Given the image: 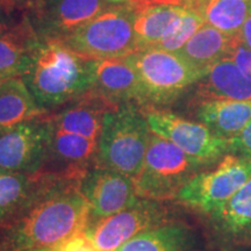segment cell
Listing matches in <instances>:
<instances>
[{
  "mask_svg": "<svg viewBox=\"0 0 251 251\" xmlns=\"http://www.w3.org/2000/svg\"><path fill=\"white\" fill-rule=\"evenodd\" d=\"M81 178L59 184L13 224L0 228V251L51 249L84 230L90 207L79 191Z\"/></svg>",
  "mask_w": 251,
  "mask_h": 251,
  "instance_id": "cell-1",
  "label": "cell"
},
{
  "mask_svg": "<svg viewBox=\"0 0 251 251\" xmlns=\"http://www.w3.org/2000/svg\"><path fill=\"white\" fill-rule=\"evenodd\" d=\"M91 59L56 41H42L31 49L23 80L43 111L83 98L92 90Z\"/></svg>",
  "mask_w": 251,
  "mask_h": 251,
  "instance_id": "cell-2",
  "label": "cell"
},
{
  "mask_svg": "<svg viewBox=\"0 0 251 251\" xmlns=\"http://www.w3.org/2000/svg\"><path fill=\"white\" fill-rule=\"evenodd\" d=\"M150 133L146 114L131 101L109 109L98 141L100 165L135 180L142 170Z\"/></svg>",
  "mask_w": 251,
  "mask_h": 251,
  "instance_id": "cell-3",
  "label": "cell"
},
{
  "mask_svg": "<svg viewBox=\"0 0 251 251\" xmlns=\"http://www.w3.org/2000/svg\"><path fill=\"white\" fill-rule=\"evenodd\" d=\"M140 81L137 102L161 107L174 102L205 72L198 70L177 52L148 48L126 56Z\"/></svg>",
  "mask_w": 251,
  "mask_h": 251,
  "instance_id": "cell-4",
  "label": "cell"
},
{
  "mask_svg": "<svg viewBox=\"0 0 251 251\" xmlns=\"http://www.w3.org/2000/svg\"><path fill=\"white\" fill-rule=\"evenodd\" d=\"M206 169L209 166L151 131L142 170L134 180L136 194L158 201L177 199L181 188Z\"/></svg>",
  "mask_w": 251,
  "mask_h": 251,
  "instance_id": "cell-5",
  "label": "cell"
},
{
  "mask_svg": "<svg viewBox=\"0 0 251 251\" xmlns=\"http://www.w3.org/2000/svg\"><path fill=\"white\" fill-rule=\"evenodd\" d=\"M56 42L87 59L121 58L133 54L137 51V42L131 6L117 2Z\"/></svg>",
  "mask_w": 251,
  "mask_h": 251,
  "instance_id": "cell-6",
  "label": "cell"
},
{
  "mask_svg": "<svg viewBox=\"0 0 251 251\" xmlns=\"http://www.w3.org/2000/svg\"><path fill=\"white\" fill-rule=\"evenodd\" d=\"M250 177L251 159L227 153L213 168L188 181L177 200L208 216L224 206Z\"/></svg>",
  "mask_w": 251,
  "mask_h": 251,
  "instance_id": "cell-7",
  "label": "cell"
},
{
  "mask_svg": "<svg viewBox=\"0 0 251 251\" xmlns=\"http://www.w3.org/2000/svg\"><path fill=\"white\" fill-rule=\"evenodd\" d=\"M172 216L166 201L139 198L117 214L89 220L84 234L98 251H115L144 231L174 222Z\"/></svg>",
  "mask_w": 251,
  "mask_h": 251,
  "instance_id": "cell-8",
  "label": "cell"
},
{
  "mask_svg": "<svg viewBox=\"0 0 251 251\" xmlns=\"http://www.w3.org/2000/svg\"><path fill=\"white\" fill-rule=\"evenodd\" d=\"M146 118L153 134L169 140L209 168L228 153V140L216 135L201 122L190 121L174 113L157 109L147 113Z\"/></svg>",
  "mask_w": 251,
  "mask_h": 251,
  "instance_id": "cell-9",
  "label": "cell"
},
{
  "mask_svg": "<svg viewBox=\"0 0 251 251\" xmlns=\"http://www.w3.org/2000/svg\"><path fill=\"white\" fill-rule=\"evenodd\" d=\"M51 128L39 118L0 129V170L35 175L49 158Z\"/></svg>",
  "mask_w": 251,
  "mask_h": 251,
  "instance_id": "cell-10",
  "label": "cell"
},
{
  "mask_svg": "<svg viewBox=\"0 0 251 251\" xmlns=\"http://www.w3.org/2000/svg\"><path fill=\"white\" fill-rule=\"evenodd\" d=\"M77 175L39 172L35 175L0 170V228L13 224L59 184Z\"/></svg>",
  "mask_w": 251,
  "mask_h": 251,
  "instance_id": "cell-11",
  "label": "cell"
},
{
  "mask_svg": "<svg viewBox=\"0 0 251 251\" xmlns=\"http://www.w3.org/2000/svg\"><path fill=\"white\" fill-rule=\"evenodd\" d=\"M114 4L113 0H36L31 25L42 41H58Z\"/></svg>",
  "mask_w": 251,
  "mask_h": 251,
  "instance_id": "cell-12",
  "label": "cell"
},
{
  "mask_svg": "<svg viewBox=\"0 0 251 251\" xmlns=\"http://www.w3.org/2000/svg\"><path fill=\"white\" fill-rule=\"evenodd\" d=\"M79 191L90 207V220L117 214L139 200L131 178L105 166L89 169L79 183Z\"/></svg>",
  "mask_w": 251,
  "mask_h": 251,
  "instance_id": "cell-13",
  "label": "cell"
},
{
  "mask_svg": "<svg viewBox=\"0 0 251 251\" xmlns=\"http://www.w3.org/2000/svg\"><path fill=\"white\" fill-rule=\"evenodd\" d=\"M90 67L92 75L90 93L117 106L139 100V77L127 58L91 59Z\"/></svg>",
  "mask_w": 251,
  "mask_h": 251,
  "instance_id": "cell-14",
  "label": "cell"
},
{
  "mask_svg": "<svg viewBox=\"0 0 251 251\" xmlns=\"http://www.w3.org/2000/svg\"><path fill=\"white\" fill-rule=\"evenodd\" d=\"M207 218L212 233L221 244H251V177L224 206Z\"/></svg>",
  "mask_w": 251,
  "mask_h": 251,
  "instance_id": "cell-15",
  "label": "cell"
},
{
  "mask_svg": "<svg viewBox=\"0 0 251 251\" xmlns=\"http://www.w3.org/2000/svg\"><path fill=\"white\" fill-rule=\"evenodd\" d=\"M137 50L152 48L185 9V0H131Z\"/></svg>",
  "mask_w": 251,
  "mask_h": 251,
  "instance_id": "cell-16",
  "label": "cell"
},
{
  "mask_svg": "<svg viewBox=\"0 0 251 251\" xmlns=\"http://www.w3.org/2000/svg\"><path fill=\"white\" fill-rule=\"evenodd\" d=\"M240 42V33L230 35L205 24L177 54L198 70L206 72L220 59L230 57Z\"/></svg>",
  "mask_w": 251,
  "mask_h": 251,
  "instance_id": "cell-17",
  "label": "cell"
},
{
  "mask_svg": "<svg viewBox=\"0 0 251 251\" xmlns=\"http://www.w3.org/2000/svg\"><path fill=\"white\" fill-rule=\"evenodd\" d=\"M201 100H251V80L238 70L230 58L218 61L198 81Z\"/></svg>",
  "mask_w": 251,
  "mask_h": 251,
  "instance_id": "cell-18",
  "label": "cell"
},
{
  "mask_svg": "<svg viewBox=\"0 0 251 251\" xmlns=\"http://www.w3.org/2000/svg\"><path fill=\"white\" fill-rule=\"evenodd\" d=\"M80 102L57 113L48 121L58 130L99 141L103 115L117 105H112L92 93L86 94Z\"/></svg>",
  "mask_w": 251,
  "mask_h": 251,
  "instance_id": "cell-19",
  "label": "cell"
},
{
  "mask_svg": "<svg viewBox=\"0 0 251 251\" xmlns=\"http://www.w3.org/2000/svg\"><path fill=\"white\" fill-rule=\"evenodd\" d=\"M197 118L216 135L228 140L251 121V100H201Z\"/></svg>",
  "mask_w": 251,
  "mask_h": 251,
  "instance_id": "cell-20",
  "label": "cell"
},
{
  "mask_svg": "<svg viewBox=\"0 0 251 251\" xmlns=\"http://www.w3.org/2000/svg\"><path fill=\"white\" fill-rule=\"evenodd\" d=\"M41 39L28 19L0 35V79L23 76L31 49Z\"/></svg>",
  "mask_w": 251,
  "mask_h": 251,
  "instance_id": "cell-21",
  "label": "cell"
},
{
  "mask_svg": "<svg viewBox=\"0 0 251 251\" xmlns=\"http://www.w3.org/2000/svg\"><path fill=\"white\" fill-rule=\"evenodd\" d=\"M115 251H197V237L188 226L170 222L137 235Z\"/></svg>",
  "mask_w": 251,
  "mask_h": 251,
  "instance_id": "cell-22",
  "label": "cell"
},
{
  "mask_svg": "<svg viewBox=\"0 0 251 251\" xmlns=\"http://www.w3.org/2000/svg\"><path fill=\"white\" fill-rule=\"evenodd\" d=\"M43 112L23 78L0 79V129L34 120Z\"/></svg>",
  "mask_w": 251,
  "mask_h": 251,
  "instance_id": "cell-23",
  "label": "cell"
},
{
  "mask_svg": "<svg viewBox=\"0 0 251 251\" xmlns=\"http://www.w3.org/2000/svg\"><path fill=\"white\" fill-rule=\"evenodd\" d=\"M50 128L48 161L54 158L56 162L67 165L71 172L85 174L90 162L96 157L98 158V141L58 130L51 125Z\"/></svg>",
  "mask_w": 251,
  "mask_h": 251,
  "instance_id": "cell-24",
  "label": "cell"
},
{
  "mask_svg": "<svg viewBox=\"0 0 251 251\" xmlns=\"http://www.w3.org/2000/svg\"><path fill=\"white\" fill-rule=\"evenodd\" d=\"M201 15L205 24L226 34L240 33L251 17V0H185Z\"/></svg>",
  "mask_w": 251,
  "mask_h": 251,
  "instance_id": "cell-25",
  "label": "cell"
},
{
  "mask_svg": "<svg viewBox=\"0 0 251 251\" xmlns=\"http://www.w3.org/2000/svg\"><path fill=\"white\" fill-rule=\"evenodd\" d=\"M203 25H205V21L201 15L186 4L183 13L176 19V21L171 25L164 36L152 48L169 52H177Z\"/></svg>",
  "mask_w": 251,
  "mask_h": 251,
  "instance_id": "cell-26",
  "label": "cell"
},
{
  "mask_svg": "<svg viewBox=\"0 0 251 251\" xmlns=\"http://www.w3.org/2000/svg\"><path fill=\"white\" fill-rule=\"evenodd\" d=\"M228 153L251 159V121L240 133L228 139Z\"/></svg>",
  "mask_w": 251,
  "mask_h": 251,
  "instance_id": "cell-27",
  "label": "cell"
},
{
  "mask_svg": "<svg viewBox=\"0 0 251 251\" xmlns=\"http://www.w3.org/2000/svg\"><path fill=\"white\" fill-rule=\"evenodd\" d=\"M13 0H0V35L13 29L21 21L14 15Z\"/></svg>",
  "mask_w": 251,
  "mask_h": 251,
  "instance_id": "cell-28",
  "label": "cell"
},
{
  "mask_svg": "<svg viewBox=\"0 0 251 251\" xmlns=\"http://www.w3.org/2000/svg\"><path fill=\"white\" fill-rule=\"evenodd\" d=\"M229 58L235 63L238 70L251 80V50L243 45L242 41L236 46Z\"/></svg>",
  "mask_w": 251,
  "mask_h": 251,
  "instance_id": "cell-29",
  "label": "cell"
},
{
  "mask_svg": "<svg viewBox=\"0 0 251 251\" xmlns=\"http://www.w3.org/2000/svg\"><path fill=\"white\" fill-rule=\"evenodd\" d=\"M57 251H98L85 236L84 230L79 234L74 235L69 240L56 247Z\"/></svg>",
  "mask_w": 251,
  "mask_h": 251,
  "instance_id": "cell-30",
  "label": "cell"
},
{
  "mask_svg": "<svg viewBox=\"0 0 251 251\" xmlns=\"http://www.w3.org/2000/svg\"><path fill=\"white\" fill-rule=\"evenodd\" d=\"M240 37L243 45L251 50V17L247 19L241 28Z\"/></svg>",
  "mask_w": 251,
  "mask_h": 251,
  "instance_id": "cell-31",
  "label": "cell"
},
{
  "mask_svg": "<svg viewBox=\"0 0 251 251\" xmlns=\"http://www.w3.org/2000/svg\"><path fill=\"white\" fill-rule=\"evenodd\" d=\"M39 251H57L56 248H51V249H43V250H39Z\"/></svg>",
  "mask_w": 251,
  "mask_h": 251,
  "instance_id": "cell-32",
  "label": "cell"
},
{
  "mask_svg": "<svg viewBox=\"0 0 251 251\" xmlns=\"http://www.w3.org/2000/svg\"><path fill=\"white\" fill-rule=\"evenodd\" d=\"M113 1H117V2H122V1H131V0H113Z\"/></svg>",
  "mask_w": 251,
  "mask_h": 251,
  "instance_id": "cell-33",
  "label": "cell"
},
{
  "mask_svg": "<svg viewBox=\"0 0 251 251\" xmlns=\"http://www.w3.org/2000/svg\"><path fill=\"white\" fill-rule=\"evenodd\" d=\"M13 1H14V0H13Z\"/></svg>",
  "mask_w": 251,
  "mask_h": 251,
  "instance_id": "cell-34",
  "label": "cell"
}]
</instances>
